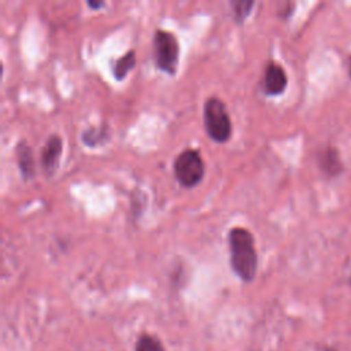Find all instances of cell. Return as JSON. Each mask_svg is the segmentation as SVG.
Returning <instances> with one entry per match:
<instances>
[{
    "label": "cell",
    "instance_id": "6da1fadb",
    "mask_svg": "<svg viewBox=\"0 0 351 351\" xmlns=\"http://www.w3.org/2000/svg\"><path fill=\"white\" fill-rule=\"evenodd\" d=\"M228 244L232 270L240 280L252 281L258 269V252L252 233L247 228L234 226L228 233Z\"/></svg>",
    "mask_w": 351,
    "mask_h": 351
},
{
    "label": "cell",
    "instance_id": "7a4b0ae2",
    "mask_svg": "<svg viewBox=\"0 0 351 351\" xmlns=\"http://www.w3.org/2000/svg\"><path fill=\"white\" fill-rule=\"evenodd\" d=\"M203 121L207 136L215 143H225L232 136V121L225 103L211 96L204 101L203 106Z\"/></svg>",
    "mask_w": 351,
    "mask_h": 351
},
{
    "label": "cell",
    "instance_id": "3957f363",
    "mask_svg": "<svg viewBox=\"0 0 351 351\" xmlns=\"http://www.w3.org/2000/svg\"><path fill=\"white\" fill-rule=\"evenodd\" d=\"M152 48L155 66L169 75H174L180 62V44L177 37L169 30L158 29L154 34Z\"/></svg>",
    "mask_w": 351,
    "mask_h": 351
},
{
    "label": "cell",
    "instance_id": "277c9868",
    "mask_svg": "<svg viewBox=\"0 0 351 351\" xmlns=\"http://www.w3.org/2000/svg\"><path fill=\"white\" fill-rule=\"evenodd\" d=\"M174 177L184 188L196 186L204 177L206 166L200 152L195 148L182 149L173 163Z\"/></svg>",
    "mask_w": 351,
    "mask_h": 351
},
{
    "label": "cell",
    "instance_id": "5b68a950",
    "mask_svg": "<svg viewBox=\"0 0 351 351\" xmlns=\"http://www.w3.org/2000/svg\"><path fill=\"white\" fill-rule=\"evenodd\" d=\"M63 152V140L59 134H51L41 148L40 162L44 173L51 177L56 173Z\"/></svg>",
    "mask_w": 351,
    "mask_h": 351
},
{
    "label": "cell",
    "instance_id": "8992f818",
    "mask_svg": "<svg viewBox=\"0 0 351 351\" xmlns=\"http://www.w3.org/2000/svg\"><path fill=\"white\" fill-rule=\"evenodd\" d=\"M288 84L287 73L277 62H269L263 73V89L270 96L281 95Z\"/></svg>",
    "mask_w": 351,
    "mask_h": 351
},
{
    "label": "cell",
    "instance_id": "52a82bcc",
    "mask_svg": "<svg viewBox=\"0 0 351 351\" xmlns=\"http://www.w3.org/2000/svg\"><path fill=\"white\" fill-rule=\"evenodd\" d=\"M15 152H16L18 167H19L22 177L25 180L33 178L34 177V156H33V151H32L30 145L25 140H22L18 143Z\"/></svg>",
    "mask_w": 351,
    "mask_h": 351
},
{
    "label": "cell",
    "instance_id": "ba28073f",
    "mask_svg": "<svg viewBox=\"0 0 351 351\" xmlns=\"http://www.w3.org/2000/svg\"><path fill=\"white\" fill-rule=\"evenodd\" d=\"M134 64H136V52L134 49H130L112 63V69H111L112 75L115 77V80H123L126 74L134 67Z\"/></svg>",
    "mask_w": 351,
    "mask_h": 351
},
{
    "label": "cell",
    "instance_id": "9c48e42d",
    "mask_svg": "<svg viewBox=\"0 0 351 351\" xmlns=\"http://www.w3.org/2000/svg\"><path fill=\"white\" fill-rule=\"evenodd\" d=\"M319 165H321L322 170L330 176L337 174L343 169L339 154L333 148H326L325 151H322L319 154Z\"/></svg>",
    "mask_w": 351,
    "mask_h": 351
},
{
    "label": "cell",
    "instance_id": "30bf717a",
    "mask_svg": "<svg viewBox=\"0 0 351 351\" xmlns=\"http://www.w3.org/2000/svg\"><path fill=\"white\" fill-rule=\"evenodd\" d=\"M108 137L107 128L103 126H90L85 129L81 134V140L88 147H96L99 144H103Z\"/></svg>",
    "mask_w": 351,
    "mask_h": 351
},
{
    "label": "cell",
    "instance_id": "8fae6325",
    "mask_svg": "<svg viewBox=\"0 0 351 351\" xmlns=\"http://www.w3.org/2000/svg\"><path fill=\"white\" fill-rule=\"evenodd\" d=\"M255 1L251 0H232L230 5L233 10V16L237 23H243V21L250 15Z\"/></svg>",
    "mask_w": 351,
    "mask_h": 351
},
{
    "label": "cell",
    "instance_id": "7c38bea8",
    "mask_svg": "<svg viewBox=\"0 0 351 351\" xmlns=\"http://www.w3.org/2000/svg\"><path fill=\"white\" fill-rule=\"evenodd\" d=\"M136 351H165V350L156 337L149 335H143L140 336L136 344Z\"/></svg>",
    "mask_w": 351,
    "mask_h": 351
},
{
    "label": "cell",
    "instance_id": "4fadbf2b",
    "mask_svg": "<svg viewBox=\"0 0 351 351\" xmlns=\"http://www.w3.org/2000/svg\"><path fill=\"white\" fill-rule=\"evenodd\" d=\"M88 5L90 7V8H99V7H103L104 5V3L101 1V3H93V1H88Z\"/></svg>",
    "mask_w": 351,
    "mask_h": 351
},
{
    "label": "cell",
    "instance_id": "5bb4252c",
    "mask_svg": "<svg viewBox=\"0 0 351 351\" xmlns=\"http://www.w3.org/2000/svg\"><path fill=\"white\" fill-rule=\"evenodd\" d=\"M329 351H332V350H329Z\"/></svg>",
    "mask_w": 351,
    "mask_h": 351
}]
</instances>
